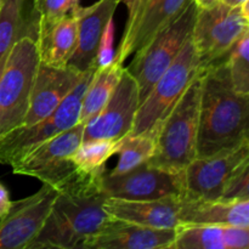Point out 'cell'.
Instances as JSON below:
<instances>
[{
	"instance_id": "cell-31",
	"label": "cell",
	"mask_w": 249,
	"mask_h": 249,
	"mask_svg": "<svg viewBox=\"0 0 249 249\" xmlns=\"http://www.w3.org/2000/svg\"><path fill=\"white\" fill-rule=\"evenodd\" d=\"M11 204L12 201L11 198H10L9 191H7L6 187L0 182V219H1L2 216L6 215Z\"/></svg>"
},
{
	"instance_id": "cell-29",
	"label": "cell",
	"mask_w": 249,
	"mask_h": 249,
	"mask_svg": "<svg viewBox=\"0 0 249 249\" xmlns=\"http://www.w3.org/2000/svg\"><path fill=\"white\" fill-rule=\"evenodd\" d=\"M114 41V21L113 18L109 19L106 24L104 34L100 39L99 49H97L96 61H95V67H106L111 65L116 57V53L113 50Z\"/></svg>"
},
{
	"instance_id": "cell-32",
	"label": "cell",
	"mask_w": 249,
	"mask_h": 249,
	"mask_svg": "<svg viewBox=\"0 0 249 249\" xmlns=\"http://www.w3.org/2000/svg\"><path fill=\"white\" fill-rule=\"evenodd\" d=\"M219 0H195V2L197 4L198 7H209L213 4H215Z\"/></svg>"
},
{
	"instance_id": "cell-1",
	"label": "cell",
	"mask_w": 249,
	"mask_h": 249,
	"mask_svg": "<svg viewBox=\"0 0 249 249\" xmlns=\"http://www.w3.org/2000/svg\"><path fill=\"white\" fill-rule=\"evenodd\" d=\"M249 95L233 89L225 60L202 72L196 158L237 147L248 138Z\"/></svg>"
},
{
	"instance_id": "cell-21",
	"label": "cell",
	"mask_w": 249,
	"mask_h": 249,
	"mask_svg": "<svg viewBox=\"0 0 249 249\" xmlns=\"http://www.w3.org/2000/svg\"><path fill=\"white\" fill-rule=\"evenodd\" d=\"M123 70V65L116 61L106 67H100L95 70L94 75L83 96L79 123L85 125L92 117L99 113L100 109L105 106L107 100L113 92Z\"/></svg>"
},
{
	"instance_id": "cell-13",
	"label": "cell",
	"mask_w": 249,
	"mask_h": 249,
	"mask_svg": "<svg viewBox=\"0 0 249 249\" xmlns=\"http://www.w3.org/2000/svg\"><path fill=\"white\" fill-rule=\"evenodd\" d=\"M102 190L107 197L131 201L181 197V172H168L146 162L122 174L106 172Z\"/></svg>"
},
{
	"instance_id": "cell-15",
	"label": "cell",
	"mask_w": 249,
	"mask_h": 249,
	"mask_svg": "<svg viewBox=\"0 0 249 249\" xmlns=\"http://www.w3.org/2000/svg\"><path fill=\"white\" fill-rule=\"evenodd\" d=\"M174 230L152 229L112 218L82 249H172Z\"/></svg>"
},
{
	"instance_id": "cell-11",
	"label": "cell",
	"mask_w": 249,
	"mask_h": 249,
	"mask_svg": "<svg viewBox=\"0 0 249 249\" xmlns=\"http://www.w3.org/2000/svg\"><path fill=\"white\" fill-rule=\"evenodd\" d=\"M139 105L140 94L138 82L124 67L105 106L84 125L82 142L92 140L119 141L123 139L133 129Z\"/></svg>"
},
{
	"instance_id": "cell-7",
	"label": "cell",
	"mask_w": 249,
	"mask_h": 249,
	"mask_svg": "<svg viewBox=\"0 0 249 249\" xmlns=\"http://www.w3.org/2000/svg\"><path fill=\"white\" fill-rule=\"evenodd\" d=\"M203 70L190 36L175 60L156 80L147 96L140 102L130 133H145L160 125L192 80Z\"/></svg>"
},
{
	"instance_id": "cell-12",
	"label": "cell",
	"mask_w": 249,
	"mask_h": 249,
	"mask_svg": "<svg viewBox=\"0 0 249 249\" xmlns=\"http://www.w3.org/2000/svg\"><path fill=\"white\" fill-rule=\"evenodd\" d=\"M58 190L43 186L31 196L12 202L6 215L0 219V249H28L40 232Z\"/></svg>"
},
{
	"instance_id": "cell-22",
	"label": "cell",
	"mask_w": 249,
	"mask_h": 249,
	"mask_svg": "<svg viewBox=\"0 0 249 249\" xmlns=\"http://www.w3.org/2000/svg\"><path fill=\"white\" fill-rule=\"evenodd\" d=\"M160 125L145 133H129L121 139L116 151V155H118V162L109 174H122L147 162L155 153Z\"/></svg>"
},
{
	"instance_id": "cell-16",
	"label": "cell",
	"mask_w": 249,
	"mask_h": 249,
	"mask_svg": "<svg viewBox=\"0 0 249 249\" xmlns=\"http://www.w3.org/2000/svg\"><path fill=\"white\" fill-rule=\"evenodd\" d=\"M121 0H99L90 6H79L74 11L77 18V45L67 66L78 72L95 67L100 39L107 22L113 18Z\"/></svg>"
},
{
	"instance_id": "cell-24",
	"label": "cell",
	"mask_w": 249,
	"mask_h": 249,
	"mask_svg": "<svg viewBox=\"0 0 249 249\" xmlns=\"http://www.w3.org/2000/svg\"><path fill=\"white\" fill-rule=\"evenodd\" d=\"M27 0H2L0 7V60L26 33L24 6Z\"/></svg>"
},
{
	"instance_id": "cell-35",
	"label": "cell",
	"mask_w": 249,
	"mask_h": 249,
	"mask_svg": "<svg viewBox=\"0 0 249 249\" xmlns=\"http://www.w3.org/2000/svg\"><path fill=\"white\" fill-rule=\"evenodd\" d=\"M41 0H34V7H36L39 5V2H40Z\"/></svg>"
},
{
	"instance_id": "cell-5",
	"label": "cell",
	"mask_w": 249,
	"mask_h": 249,
	"mask_svg": "<svg viewBox=\"0 0 249 249\" xmlns=\"http://www.w3.org/2000/svg\"><path fill=\"white\" fill-rule=\"evenodd\" d=\"M83 131L84 124L77 123L72 128L44 141L12 165V173L36 178L43 184L53 185L58 191L77 186L96 174L80 170L70 160V156L82 143Z\"/></svg>"
},
{
	"instance_id": "cell-8",
	"label": "cell",
	"mask_w": 249,
	"mask_h": 249,
	"mask_svg": "<svg viewBox=\"0 0 249 249\" xmlns=\"http://www.w3.org/2000/svg\"><path fill=\"white\" fill-rule=\"evenodd\" d=\"M248 4L249 0L241 6L216 1L209 7H198L191 38L202 67L224 60L249 31Z\"/></svg>"
},
{
	"instance_id": "cell-25",
	"label": "cell",
	"mask_w": 249,
	"mask_h": 249,
	"mask_svg": "<svg viewBox=\"0 0 249 249\" xmlns=\"http://www.w3.org/2000/svg\"><path fill=\"white\" fill-rule=\"evenodd\" d=\"M121 141V140H119ZM119 141L92 140L85 141L78 146L77 150L70 156V160L80 170L88 173L106 172L105 164L116 155Z\"/></svg>"
},
{
	"instance_id": "cell-14",
	"label": "cell",
	"mask_w": 249,
	"mask_h": 249,
	"mask_svg": "<svg viewBox=\"0 0 249 249\" xmlns=\"http://www.w3.org/2000/svg\"><path fill=\"white\" fill-rule=\"evenodd\" d=\"M83 73L70 66L58 68L39 63L23 125H31L50 116L77 85Z\"/></svg>"
},
{
	"instance_id": "cell-26",
	"label": "cell",
	"mask_w": 249,
	"mask_h": 249,
	"mask_svg": "<svg viewBox=\"0 0 249 249\" xmlns=\"http://www.w3.org/2000/svg\"><path fill=\"white\" fill-rule=\"evenodd\" d=\"M249 31L246 32L224 58L233 89L240 94L249 95Z\"/></svg>"
},
{
	"instance_id": "cell-10",
	"label": "cell",
	"mask_w": 249,
	"mask_h": 249,
	"mask_svg": "<svg viewBox=\"0 0 249 249\" xmlns=\"http://www.w3.org/2000/svg\"><path fill=\"white\" fill-rule=\"evenodd\" d=\"M246 162H249V140L231 150L195 158L181 172L180 198H221L229 179Z\"/></svg>"
},
{
	"instance_id": "cell-23",
	"label": "cell",
	"mask_w": 249,
	"mask_h": 249,
	"mask_svg": "<svg viewBox=\"0 0 249 249\" xmlns=\"http://www.w3.org/2000/svg\"><path fill=\"white\" fill-rule=\"evenodd\" d=\"M225 231L223 225L179 224L172 249H226Z\"/></svg>"
},
{
	"instance_id": "cell-19",
	"label": "cell",
	"mask_w": 249,
	"mask_h": 249,
	"mask_svg": "<svg viewBox=\"0 0 249 249\" xmlns=\"http://www.w3.org/2000/svg\"><path fill=\"white\" fill-rule=\"evenodd\" d=\"M180 224L249 226V199H185L179 201Z\"/></svg>"
},
{
	"instance_id": "cell-33",
	"label": "cell",
	"mask_w": 249,
	"mask_h": 249,
	"mask_svg": "<svg viewBox=\"0 0 249 249\" xmlns=\"http://www.w3.org/2000/svg\"><path fill=\"white\" fill-rule=\"evenodd\" d=\"M219 1L224 2V4L229 5V6H241L243 2L248 1V0H219Z\"/></svg>"
},
{
	"instance_id": "cell-27",
	"label": "cell",
	"mask_w": 249,
	"mask_h": 249,
	"mask_svg": "<svg viewBox=\"0 0 249 249\" xmlns=\"http://www.w3.org/2000/svg\"><path fill=\"white\" fill-rule=\"evenodd\" d=\"M79 0H41L34 11L38 14L36 24L46 26L73 14L79 7Z\"/></svg>"
},
{
	"instance_id": "cell-6",
	"label": "cell",
	"mask_w": 249,
	"mask_h": 249,
	"mask_svg": "<svg viewBox=\"0 0 249 249\" xmlns=\"http://www.w3.org/2000/svg\"><path fill=\"white\" fill-rule=\"evenodd\" d=\"M96 67L83 73L82 78L70 94L49 117L31 124L12 129L0 138V164L12 165L28 155L44 141L53 138L79 123L80 106L87 88Z\"/></svg>"
},
{
	"instance_id": "cell-34",
	"label": "cell",
	"mask_w": 249,
	"mask_h": 249,
	"mask_svg": "<svg viewBox=\"0 0 249 249\" xmlns=\"http://www.w3.org/2000/svg\"><path fill=\"white\" fill-rule=\"evenodd\" d=\"M6 57H7V55L4 56V57H2L1 60H0V74H1L2 68H4V66H5V61H6Z\"/></svg>"
},
{
	"instance_id": "cell-18",
	"label": "cell",
	"mask_w": 249,
	"mask_h": 249,
	"mask_svg": "<svg viewBox=\"0 0 249 249\" xmlns=\"http://www.w3.org/2000/svg\"><path fill=\"white\" fill-rule=\"evenodd\" d=\"M192 0H147L129 36L121 40L114 61H124L146 45L158 32L172 23Z\"/></svg>"
},
{
	"instance_id": "cell-28",
	"label": "cell",
	"mask_w": 249,
	"mask_h": 249,
	"mask_svg": "<svg viewBox=\"0 0 249 249\" xmlns=\"http://www.w3.org/2000/svg\"><path fill=\"white\" fill-rule=\"evenodd\" d=\"M221 198L249 199V162L243 163L229 179Z\"/></svg>"
},
{
	"instance_id": "cell-20",
	"label": "cell",
	"mask_w": 249,
	"mask_h": 249,
	"mask_svg": "<svg viewBox=\"0 0 249 249\" xmlns=\"http://www.w3.org/2000/svg\"><path fill=\"white\" fill-rule=\"evenodd\" d=\"M40 63L51 67H66L77 45V18L74 12L55 23L36 24Z\"/></svg>"
},
{
	"instance_id": "cell-36",
	"label": "cell",
	"mask_w": 249,
	"mask_h": 249,
	"mask_svg": "<svg viewBox=\"0 0 249 249\" xmlns=\"http://www.w3.org/2000/svg\"><path fill=\"white\" fill-rule=\"evenodd\" d=\"M1 1H2V0H0V7H1Z\"/></svg>"
},
{
	"instance_id": "cell-9",
	"label": "cell",
	"mask_w": 249,
	"mask_h": 249,
	"mask_svg": "<svg viewBox=\"0 0 249 249\" xmlns=\"http://www.w3.org/2000/svg\"><path fill=\"white\" fill-rule=\"evenodd\" d=\"M198 6L192 0L177 19L158 32L143 48L134 53L126 70L139 85L140 102L147 96L156 80L175 60L187 39L191 36Z\"/></svg>"
},
{
	"instance_id": "cell-2",
	"label": "cell",
	"mask_w": 249,
	"mask_h": 249,
	"mask_svg": "<svg viewBox=\"0 0 249 249\" xmlns=\"http://www.w3.org/2000/svg\"><path fill=\"white\" fill-rule=\"evenodd\" d=\"M106 198L102 187L58 191L40 232L28 249H82L111 219L104 208Z\"/></svg>"
},
{
	"instance_id": "cell-4",
	"label": "cell",
	"mask_w": 249,
	"mask_h": 249,
	"mask_svg": "<svg viewBox=\"0 0 249 249\" xmlns=\"http://www.w3.org/2000/svg\"><path fill=\"white\" fill-rule=\"evenodd\" d=\"M39 63L36 36L24 34L10 49L0 74V138L23 125Z\"/></svg>"
},
{
	"instance_id": "cell-3",
	"label": "cell",
	"mask_w": 249,
	"mask_h": 249,
	"mask_svg": "<svg viewBox=\"0 0 249 249\" xmlns=\"http://www.w3.org/2000/svg\"><path fill=\"white\" fill-rule=\"evenodd\" d=\"M202 72L160 123L155 153L147 160L148 164L180 173L196 158Z\"/></svg>"
},
{
	"instance_id": "cell-30",
	"label": "cell",
	"mask_w": 249,
	"mask_h": 249,
	"mask_svg": "<svg viewBox=\"0 0 249 249\" xmlns=\"http://www.w3.org/2000/svg\"><path fill=\"white\" fill-rule=\"evenodd\" d=\"M125 4L126 10H128V18H126V24L125 29H124L123 36H122V40L126 39L129 36V34L133 31L134 26H135L136 21H138L139 16H140L141 11H142L143 6H145L146 1L147 0H121Z\"/></svg>"
},
{
	"instance_id": "cell-17",
	"label": "cell",
	"mask_w": 249,
	"mask_h": 249,
	"mask_svg": "<svg viewBox=\"0 0 249 249\" xmlns=\"http://www.w3.org/2000/svg\"><path fill=\"white\" fill-rule=\"evenodd\" d=\"M180 197L131 201L107 197L104 208L109 216L152 229L174 230L180 224Z\"/></svg>"
}]
</instances>
